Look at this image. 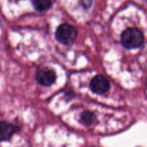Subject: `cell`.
Instances as JSON below:
<instances>
[{
	"instance_id": "5",
	"label": "cell",
	"mask_w": 147,
	"mask_h": 147,
	"mask_svg": "<svg viewBox=\"0 0 147 147\" xmlns=\"http://www.w3.org/2000/svg\"><path fill=\"white\" fill-rule=\"evenodd\" d=\"M17 131L16 126L12 123L1 121L0 122V141L9 140Z\"/></svg>"
},
{
	"instance_id": "6",
	"label": "cell",
	"mask_w": 147,
	"mask_h": 147,
	"mask_svg": "<svg viewBox=\"0 0 147 147\" xmlns=\"http://www.w3.org/2000/svg\"><path fill=\"white\" fill-rule=\"evenodd\" d=\"M32 4L36 10L44 12L51 7L52 0H32Z\"/></svg>"
},
{
	"instance_id": "7",
	"label": "cell",
	"mask_w": 147,
	"mask_h": 147,
	"mask_svg": "<svg viewBox=\"0 0 147 147\" xmlns=\"http://www.w3.org/2000/svg\"><path fill=\"white\" fill-rule=\"evenodd\" d=\"M96 119L95 115L90 111H84L82 113L80 121L84 125H90L94 122Z\"/></svg>"
},
{
	"instance_id": "8",
	"label": "cell",
	"mask_w": 147,
	"mask_h": 147,
	"mask_svg": "<svg viewBox=\"0 0 147 147\" xmlns=\"http://www.w3.org/2000/svg\"><path fill=\"white\" fill-rule=\"evenodd\" d=\"M81 2L85 8H89L92 5V0H81Z\"/></svg>"
},
{
	"instance_id": "1",
	"label": "cell",
	"mask_w": 147,
	"mask_h": 147,
	"mask_svg": "<svg viewBox=\"0 0 147 147\" xmlns=\"http://www.w3.org/2000/svg\"><path fill=\"white\" fill-rule=\"evenodd\" d=\"M144 42V35L138 29L128 28L121 35V43L128 49L139 48Z\"/></svg>"
},
{
	"instance_id": "3",
	"label": "cell",
	"mask_w": 147,
	"mask_h": 147,
	"mask_svg": "<svg viewBox=\"0 0 147 147\" xmlns=\"http://www.w3.org/2000/svg\"><path fill=\"white\" fill-rule=\"evenodd\" d=\"M36 80L40 85L49 87L54 83L56 73L53 69L49 67L40 68L37 71Z\"/></svg>"
},
{
	"instance_id": "2",
	"label": "cell",
	"mask_w": 147,
	"mask_h": 147,
	"mask_svg": "<svg viewBox=\"0 0 147 147\" xmlns=\"http://www.w3.org/2000/svg\"><path fill=\"white\" fill-rule=\"evenodd\" d=\"M77 36V29L69 24H62L59 25L56 31V40L65 45H69L73 43Z\"/></svg>"
},
{
	"instance_id": "4",
	"label": "cell",
	"mask_w": 147,
	"mask_h": 147,
	"mask_svg": "<svg viewBox=\"0 0 147 147\" xmlns=\"http://www.w3.org/2000/svg\"><path fill=\"white\" fill-rule=\"evenodd\" d=\"M90 87L92 91L98 94H105L110 88L109 82L104 76L97 75L91 80Z\"/></svg>"
}]
</instances>
